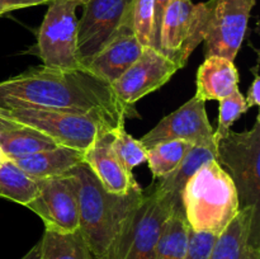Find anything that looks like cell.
I'll return each mask as SVG.
<instances>
[{
    "label": "cell",
    "instance_id": "6da1fadb",
    "mask_svg": "<svg viewBox=\"0 0 260 259\" xmlns=\"http://www.w3.org/2000/svg\"><path fill=\"white\" fill-rule=\"evenodd\" d=\"M0 109H46L79 114H98L117 124L137 116L121 103L111 85L84 69H30L0 81Z\"/></svg>",
    "mask_w": 260,
    "mask_h": 259
},
{
    "label": "cell",
    "instance_id": "7a4b0ae2",
    "mask_svg": "<svg viewBox=\"0 0 260 259\" xmlns=\"http://www.w3.org/2000/svg\"><path fill=\"white\" fill-rule=\"evenodd\" d=\"M70 173L78 187V231L94 259H118L145 198L144 190L139 187L127 195L108 192L84 163Z\"/></svg>",
    "mask_w": 260,
    "mask_h": 259
},
{
    "label": "cell",
    "instance_id": "3957f363",
    "mask_svg": "<svg viewBox=\"0 0 260 259\" xmlns=\"http://www.w3.org/2000/svg\"><path fill=\"white\" fill-rule=\"evenodd\" d=\"M182 207L189 229L218 235L240 210L235 184L216 159L205 163L185 184Z\"/></svg>",
    "mask_w": 260,
    "mask_h": 259
},
{
    "label": "cell",
    "instance_id": "277c9868",
    "mask_svg": "<svg viewBox=\"0 0 260 259\" xmlns=\"http://www.w3.org/2000/svg\"><path fill=\"white\" fill-rule=\"evenodd\" d=\"M215 159L233 179L240 208L260 210V116L250 130L218 140Z\"/></svg>",
    "mask_w": 260,
    "mask_h": 259
},
{
    "label": "cell",
    "instance_id": "5b68a950",
    "mask_svg": "<svg viewBox=\"0 0 260 259\" xmlns=\"http://www.w3.org/2000/svg\"><path fill=\"white\" fill-rule=\"evenodd\" d=\"M0 116L37 130L57 146L85 151L101 132L116 124L98 114H79L46 109H0ZM126 119V118H124Z\"/></svg>",
    "mask_w": 260,
    "mask_h": 259
},
{
    "label": "cell",
    "instance_id": "8992f818",
    "mask_svg": "<svg viewBox=\"0 0 260 259\" xmlns=\"http://www.w3.org/2000/svg\"><path fill=\"white\" fill-rule=\"evenodd\" d=\"M80 0H52L37 33L38 55L45 68L78 70V18Z\"/></svg>",
    "mask_w": 260,
    "mask_h": 259
},
{
    "label": "cell",
    "instance_id": "52a82bcc",
    "mask_svg": "<svg viewBox=\"0 0 260 259\" xmlns=\"http://www.w3.org/2000/svg\"><path fill=\"white\" fill-rule=\"evenodd\" d=\"M206 24V3L172 0L162 14L156 48L183 69L193 51L205 40Z\"/></svg>",
    "mask_w": 260,
    "mask_h": 259
},
{
    "label": "cell",
    "instance_id": "ba28073f",
    "mask_svg": "<svg viewBox=\"0 0 260 259\" xmlns=\"http://www.w3.org/2000/svg\"><path fill=\"white\" fill-rule=\"evenodd\" d=\"M256 0H208L205 57L221 56L234 61L248 30Z\"/></svg>",
    "mask_w": 260,
    "mask_h": 259
},
{
    "label": "cell",
    "instance_id": "9c48e42d",
    "mask_svg": "<svg viewBox=\"0 0 260 259\" xmlns=\"http://www.w3.org/2000/svg\"><path fill=\"white\" fill-rule=\"evenodd\" d=\"M38 195L25 207L40 216L45 231L73 234L79 230V198L71 173L36 180Z\"/></svg>",
    "mask_w": 260,
    "mask_h": 259
},
{
    "label": "cell",
    "instance_id": "30bf717a",
    "mask_svg": "<svg viewBox=\"0 0 260 259\" xmlns=\"http://www.w3.org/2000/svg\"><path fill=\"white\" fill-rule=\"evenodd\" d=\"M132 0H84L78 19V55L81 68L99 52L131 14Z\"/></svg>",
    "mask_w": 260,
    "mask_h": 259
},
{
    "label": "cell",
    "instance_id": "8fae6325",
    "mask_svg": "<svg viewBox=\"0 0 260 259\" xmlns=\"http://www.w3.org/2000/svg\"><path fill=\"white\" fill-rule=\"evenodd\" d=\"M215 130L210 123L205 102L193 96L183 106L165 116L156 126L140 139L146 149L164 141L183 140L193 146L216 151Z\"/></svg>",
    "mask_w": 260,
    "mask_h": 259
},
{
    "label": "cell",
    "instance_id": "7c38bea8",
    "mask_svg": "<svg viewBox=\"0 0 260 259\" xmlns=\"http://www.w3.org/2000/svg\"><path fill=\"white\" fill-rule=\"evenodd\" d=\"M183 208L156 190L145 195L118 259H155L156 246L170 215Z\"/></svg>",
    "mask_w": 260,
    "mask_h": 259
},
{
    "label": "cell",
    "instance_id": "4fadbf2b",
    "mask_svg": "<svg viewBox=\"0 0 260 259\" xmlns=\"http://www.w3.org/2000/svg\"><path fill=\"white\" fill-rule=\"evenodd\" d=\"M179 68L152 46H145L140 57L111 85L117 98L126 107L157 90L173 78Z\"/></svg>",
    "mask_w": 260,
    "mask_h": 259
},
{
    "label": "cell",
    "instance_id": "5bb4252c",
    "mask_svg": "<svg viewBox=\"0 0 260 259\" xmlns=\"http://www.w3.org/2000/svg\"><path fill=\"white\" fill-rule=\"evenodd\" d=\"M260 258V210L240 208L216 235L208 259Z\"/></svg>",
    "mask_w": 260,
    "mask_h": 259
},
{
    "label": "cell",
    "instance_id": "9a60e30c",
    "mask_svg": "<svg viewBox=\"0 0 260 259\" xmlns=\"http://www.w3.org/2000/svg\"><path fill=\"white\" fill-rule=\"evenodd\" d=\"M144 47L135 35L129 14V18L119 28L117 35L83 69L112 85L140 57Z\"/></svg>",
    "mask_w": 260,
    "mask_h": 259
},
{
    "label": "cell",
    "instance_id": "2e32d148",
    "mask_svg": "<svg viewBox=\"0 0 260 259\" xmlns=\"http://www.w3.org/2000/svg\"><path fill=\"white\" fill-rule=\"evenodd\" d=\"M112 130H106L95 137L84 151V164L91 170L104 189L114 195H127L140 184L134 174L124 168L113 149Z\"/></svg>",
    "mask_w": 260,
    "mask_h": 259
},
{
    "label": "cell",
    "instance_id": "e0dca14e",
    "mask_svg": "<svg viewBox=\"0 0 260 259\" xmlns=\"http://www.w3.org/2000/svg\"><path fill=\"white\" fill-rule=\"evenodd\" d=\"M239 71L234 61L221 56L206 57L197 70L196 96L201 101H222L239 90Z\"/></svg>",
    "mask_w": 260,
    "mask_h": 259
},
{
    "label": "cell",
    "instance_id": "ac0fdd59",
    "mask_svg": "<svg viewBox=\"0 0 260 259\" xmlns=\"http://www.w3.org/2000/svg\"><path fill=\"white\" fill-rule=\"evenodd\" d=\"M12 161L32 179H46L70 173L84 161V151L57 146L55 149L43 150L28 156L13 159Z\"/></svg>",
    "mask_w": 260,
    "mask_h": 259
},
{
    "label": "cell",
    "instance_id": "d6986e66",
    "mask_svg": "<svg viewBox=\"0 0 260 259\" xmlns=\"http://www.w3.org/2000/svg\"><path fill=\"white\" fill-rule=\"evenodd\" d=\"M215 157L216 151L213 150L198 146L192 147L177 169L164 178H160L155 190L159 195L168 196L175 205L182 206V192L188 180L205 163L213 160Z\"/></svg>",
    "mask_w": 260,
    "mask_h": 259
},
{
    "label": "cell",
    "instance_id": "ffe728a7",
    "mask_svg": "<svg viewBox=\"0 0 260 259\" xmlns=\"http://www.w3.org/2000/svg\"><path fill=\"white\" fill-rule=\"evenodd\" d=\"M0 147L10 160L28 156L35 152L57 147V145L37 130L22 126L0 132Z\"/></svg>",
    "mask_w": 260,
    "mask_h": 259
},
{
    "label": "cell",
    "instance_id": "44dd1931",
    "mask_svg": "<svg viewBox=\"0 0 260 259\" xmlns=\"http://www.w3.org/2000/svg\"><path fill=\"white\" fill-rule=\"evenodd\" d=\"M189 233L183 208L175 210L160 236L155 259H184L189 244Z\"/></svg>",
    "mask_w": 260,
    "mask_h": 259
},
{
    "label": "cell",
    "instance_id": "7402d4cb",
    "mask_svg": "<svg viewBox=\"0 0 260 259\" xmlns=\"http://www.w3.org/2000/svg\"><path fill=\"white\" fill-rule=\"evenodd\" d=\"M38 195L35 179L25 174L12 160L0 167V197L27 206Z\"/></svg>",
    "mask_w": 260,
    "mask_h": 259
},
{
    "label": "cell",
    "instance_id": "603a6c76",
    "mask_svg": "<svg viewBox=\"0 0 260 259\" xmlns=\"http://www.w3.org/2000/svg\"><path fill=\"white\" fill-rule=\"evenodd\" d=\"M194 147L183 140H173L154 145L147 149L146 163L155 179L164 178L179 167L188 152Z\"/></svg>",
    "mask_w": 260,
    "mask_h": 259
},
{
    "label": "cell",
    "instance_id": "cb8c5ba5",
    "mask_svg": "<svg viewBox=\"0 0 260 259\" xmlns=\"http://www.w3.org/2000/svg\"><path fill=\"white\" fill-rule=\"evenodd\" d=\"M41 241L42 259H94L79 231L73 234L45 231Z\"/></svg>",
    "mask_w": 260,
    "mask_h": 259
},
{
    "label": "cell",
    "instance_id": "d4e9b609",
    "mask_svg": "<svg viewBox=\"0 0 260 259\" xmlns=\"http://www.w3.org/2000/svg\"><path fill=\"white\" fill-rule=\"evenodd\" d=\"M124 123L126 119H121L112 130V145L124 168L132 173L135 168L141 165L142 163H146L147 149L140 140L135 139L126 131Z\"/></svg>",
    "mask_w": 260,
    "mask_h": 259
},
{
    "label": "cell",
    "instance_id": "484cf974",
    "mask_svg": "<svg viewBox=\"0 0 260 259\" xmlns=\"http://www.w3.org/2000/svg\"><path fill=\"white\" fill-rule=\"evenodd\" d=\"M131 23L135 35L142 46L155 47L154 0H132Z\"/></svg>",
    "mask_w": 260,
    "mask_h": 259
},
{
    "label": "cell",
    "instance_id": "4316f807",
    "mask_svg": "<svg viewBox=\"0 0 260 259\" xmlns=\"http://www.w3.org/2000/svg\"><path fill=\"white\" fill-rule=\"evenodd\" d=\"M245 96L240 93V90H236L231 95L226 96L225 99L220 101L218 106V118H217V128L215 130V142L225 137L231 131L233 124L248 111Z\"/></svg>",
    "mask_w": 260,
    "mask_h": 259
},
{
    "label": "cell",
    "instance_id": "83f0119b",
    "mask_svg": "<svg viewBox=\"0 0 260 259\" xmlns=\"http://www.w3.org/2000/svg\"><path fill=\"white\" fill-rule=\"evenodd\" d=\"M215 239V234L196 233L190 230L189 244L184 259H208Z\"/></svg>",
    "mask_w": 260,
    "mask_h": 259
},
{
    "label": "cell",
    "instance_id": "f1b7e54d",
    "mask_svg": "<svg viewBox=\"0 0 260 259\" xmlns=\"http://www.w3.org/2000/svg\"><path fill=\"white\" fill-rule=\"evenodd\" d=\"M52 0H0V15L13 12V10L48 4Z\"/></svg>",
    "mask_w": 260,
    "mask_h": 259
},
{
    "label": "cell",
    "instance_id": "f546056e",
    "mask_svg": "<svg viewBox=\"0 0 260 259\" xmlns=\"http://www.w3.org/2000/svg\"><path fill=\"white\" fill-rule=\"evenodd\" d=\"M254 79L253 83L250 84L246 93L245 102L248 108H253V107H259L260 104V78L256 71H254Z\"/></svg>",
    "mask_w": 260,
    "mask_h": 259
},
{
    "label": "cell",
    "instance_id": "4dcf8cb0",
    "mask_svg": "<svg viewBox=\"0 0 260 259\" xmlns=\"http://www.w3.org/2000/svg\"><path fill=\"white\" fill-rule=\"evenodd\" d=\"M172 0H154V37H155V47L157 45V35H159L160 23H161L162 14L165 12V8Z\"/></svg>",
    "mask_w": 260,
    "mask_h": 259
},
{
    "label": "cell",
    "instance_id": "1f68e13d",
    "mask_svg": "<svg viewBox=\"0 0 260 259\" xmlns=\"http://www.w3.org/2000/svg\"><path fill=\"white\" fill-rule=\"evenodd\" d=\"M20 259H42V241L33 245Z\"/></svg>",
    "mask_w": 260,
    "mask_h": 259
},
{
    "label": "cell",
    "instance_id": "d6a6232c",
    "mask_svg": "<svg viewBox=\"0 0 260 259\" xmlns=\"http://www.w3.org/2000/svg\"><path fill=\"white\" fill-rule=\"evenodd\" d=\"M23 124L17 123V122H13L12 119H8L5 117L0 116V132L4 131H9V130H14V128H19L22 127Z\"/></svg>",
    "mask_w": 260,
    "mask_h": 259
},
{
    "label": "cell",
    "instance_id": "836d02e7",
    "mask_svg": "<svg viewBox=\"0 0 260 259\" xmlns=\"http://www.w3.org/2000/svg\"><path fill=\"white\" fill-rule=\"evenodd\" d=\"M8 160H9V157L7 156V154H5V152L3 151L2 147H0V167H2V165L4 164V163H7Z\"/></svg>",
    "mask_w": 260,
    "mask_h": 259
},
{
    "label": "cell",
    "instance_id": "e575fe53",
    "mask_svg": "<svg viewBox=\"0 0 260 259\" xmlns=\"http://www.w3.org/2000/svg\"><path fill=\"white\" fill-rule=\"evenodd\" d=\"M246 259H260V258H246Z\"/></svg>",
    "mask_w": 260,
    "mask_h": 259
},
{
    "label": "cell",
    "instance_id": "d590c367",
    "mask_svg": "<svg viewBox=\"0 0 260 259\" xmlns=\"http://www.w3.org/2000/svg\"><path fill=\"white\" fill-rule=\"evenodd\" d=\"M80 2H81V3H84V0H80Z\"/></svg>",
    "mask_w": 260,
    "mask_h": 259
}]
</instances>
